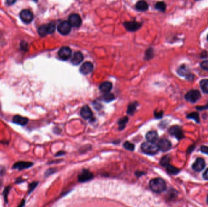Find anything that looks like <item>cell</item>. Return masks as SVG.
Masks as SVG:
<instances>
[{"label": "cell", "instance_id": "obj_44", "mask_svg": "<svg viewBox=\"0 0 208 207\" xmlns=\"http://www.w3.org/2000/svg\"><path fill=\"white\" fill-rule=\"evenodd\" d=\"M15 3V1H8L6 2V3H7L9 4V6L12 5V4H14Z\"/></svg>", "mask_w": 208, "mask_h": 207}, {"label": "cell", "instance_id": "obj_16", "mask_svg": "<svg viewBox=\"0 0 208 207\" xmlns=\"http://www.w3.org/2000/svg\"><path fill=\"white\" fill-rule=\"evenodd\" d=\"M80 115L83 118L88 119L92 117L93 113L90 107H88V106L85 105L81 109Z\"/></svg>", "mask_w": 208, "mask_h": 207}, {"label": "cell", "instance_id": "obj_24", "mask_svg": "<svg viewBox=\"0 0 208 207\" xmlns=\"http://www.w3.org/2000/svg\"><path fill=\"white\" fill-rule=\"evenodd\" d=\"M128 120V118L126 117L121 118L119 120L118 122V124H119V129L120 130H122L125 128Z\"/></svg>", "mask_w": 208, "mask_h": 207}, {"label": "cell", "instance_id": "obj_10", "mask_svg": "<svg viewBox=\"0 0 208 207\" xmlns=\"http://www.w3.org/2000/svg\"><path fill=\"white\" fill-rule=\"evenodd\" d=\"M157 145L159 149L164 152L169 151L172 147V144L170 141L166 138H162L159 140Z\"/></svg>", "mask_w": 208, "mask_h": 207}, {"label": "cell", "instance_id": "obj_14", "mask_svg": "<svg viewBox=\"0 0 208 207\" xmlns=\"http://www.w3.org/2000/svg\"><path fill=\"white\" fill-rule=\"evenodd\" d=\"M205 167V161L202 158H197L196 161L192 165V168L194 171L200 172Z\"/></svg>", "mask_w": 208, "mask_h": 207}, {"label": "cell", "instance_id": "obj_2", "mask_svg": "<svg viewBox=\"0 0 208 207\" xmlns=\"http://www.w3.org/2000/svg\"><path fill=\"white\" fill-rule=\"evenodd\" d=\"M141 148L144 153L149 155L156 154L159 150L157 144L155 143L149 142V141H147V142L142 144L141 145Z\"/></svg>", "mask_w": 208, "mask_h": 207}, {"label": "cell", "instance_id": "obj_19", "mask_svg": "<svg viewBox=\"0 0 208 207\" xmlns=\"http://www.w3.org/2000/svg\"><path fill=\"white\" fill-rule=\"evenodd\" d=\"M83 60V54L80 52H76L71 58V63L74 65L79 64Z\"/></svg>", "mask_w": 208, "mask_h": 207}, {"label": "cell", "instance_id": "obj_12", "mask_svg": "<svg viewBox=\"0 0 208 207\" xmlns=\"http://www.w3.org/2000/svg\"><path fill=\"white\" fill-rule=\"evenodd\" d=\"M94 177L93 174L90 171L85 169L78 176V180L80 182H85L92 179Z\"/></svg>", "mask_w": 208, "mask_h": 207}, {"label": "cell", "instance_id": "obj_33", "mask_svg": "<svg viewBox=\"0 0 208 207\" xmlns=\"http://www.w3.org/2000/svg\"><path fill=\"white\" fill-rule=\"evenodd\" d=\"M38 185V182H34L31 183H30L29 185V191H28V193L30 194L34 189H35V188L37 187V185Z\"/></svg>", "mask_w": 208, "mask_h": 207}, {"label": "cell", "instance_id": "obj_42", "mask_svg": "<svg viewBox=\"0 0 208 207\" xmlns=\"http://www.w3.org/2000/svg\"><path fill=\"white\" fill-rule=\"evenodd\" d=\"M65 154V152L64 151H60L57 152V154H56V156H62L64 155Z\"/></svg>", "mask_w": 208, "mask_h": 207}, {"label": "cell", "instance_id": "obj_29", "mask_svg": "<svg viewBox=\"0 0 208 207\" xmlns=\"http://www.w3.org/2000/svg\"><path fill=\"white\" fill-rule=\"evenodd\" d=\"M46 27L48 34H53L55 30H56V25L53 23H51L47 25Z\"/></svg>", "mask_w": 208, "mask_h": 207}, {"label": "cell", "instance_id": "obj_26", "mask_svg": "<svg viewBox=\"0 0 208 207\" xmlns=\"http://www.w3.org/2000/svg\"><path fill=\"white\" fill-rule=\"evenodd\" d=\"M166 169L167 171V172L170 174H177L179 172H180V169H178L176 167H175L173 166H172L170 165H168L167 167H166Z\"/></svg>", "mask_w": 208, "mask_h": 207}, {"label": "cell", "instance_id": "obj_38", "mask_svg": "<svg viewBox=\"0 0 208 207\" xmlns=\"http://www.w3.org/2000/svg\"><path fill=\"white\" fill-rule=\"evenodd\" d=\"M200 151L203 152V153L208 154V146H201Z\"/></svg>", "mask_w": 208, "mask_h": 207}, {"label": "cell", "instance_id": "obj_41", "mask_svg": "<svg viewBox=\"0 0 208 207\" xmlns=\"http://www.w3.org/2000/svg\"><path fill=\"white\" fill-rule=\"evenodd\" d=\"M196 109L199 110H206V109H208V104L206 106H197Z\"/></svg>", "mask_w": 208, "mask_h": 207}, {"label": "cell", "instance_id": "obj_30", "mask_svg": "<svg viewBox=\"0 0 208 207\" xmlns=\"http://www.w3.org/2000/svg\"><path fill=\"white\" fill-rule=\"evenodd\" d=\"M136 105L135 103H131L128 106V110H127V113L130 115L133 114L134 112L136 110Z\"/></svg>", "mask_w": 208, "mask_h": 207}, {"label": "cell", "instance_id": "obj_21", "mask_svg": "<svg viewBox=\"0 0 208 207\" xmlns=\"http://www.w3.org/2000/svg\"><path fill=\"white\" fill-rule=\"evenodd\" d=\"M136 9L139 11H146L149 8V5L147 2L144 1H138L135 5Z\"/></svg>", "mask_w": 208, "mask_h": 207}, {"label": "cell", "instance_id": "obj_18", "mask_svg": "<svg viewBox=\"0 0 208 207\" xmlns=\"http://www.w3.org/2000/svg\"><path fill=\"white\" fill-rule=\"evenodd\" d=\"M146 138L147 141L151 143H155L158 138V134L155 131H150L146 134Z\"/></svg>", "mask_w": 208, "mask_h": 207}, {"label": "cell", "instance_id": "obj_39", "mask_svg": "<svg viewBox=\"0 0 208 207\" xmlns=\"http://www.w3.org/2000/svg\"><path fill=\"white\" fill-rule=\"evenodd\" d=\"M163 114L162 111H160V112H155V116L156 118H160L162 117Z\"/></svg>", "mask_w": 208, "mask_h": 207}, {"label": "cell", "instance_id": "obj_8", "mask_svg": "<svg viewBox=\"0 0 208 207\" xmlns=\"http://www.w3.org/2000/svg\"><path fill=\"white\" fill-rule=\"evenodd\" d=\"M177 72L180 75L182 76V77H185L186 79H187L189 80H192L194 79V75L189 73V71L186 65L183 64L178 69Z\"/></svg>", "mask_w": 208, "mask_h": 207}, {"label": "cell", "instance_id": "obj_4", "mask_svg": "<svg viewBox=\"0 0 208 207\" xmlns=\"http://www.w3.org/2000/svg\"><path fill=\"white\" fill-rule=\"evenodd\" d=\"M20 17L23 22L26 24H29L34 19V15L30 10L25 9L20 12Z\"/></svg>", "mask_w": 208, "mask_h": 207}, {"label": "cell", "instance_id": "obj_15", "mask_svg": "<svg viewBox=\"0 0 208 207\" xmlns=\"http://www.w3.org/2000/svg\"><path fill=\"white\" fill-rule=\"evenodd\" d=\"M94 69L93 64L91 62H85L83 63L80 68V72L84 75H87L90 73H91Z\"/></svg>", "mask_w": 208, "mask_h": 207}, {"label": "cell", "instance_id": "obj_35", "mask_svg": "<svg viewBox=\"0 0 208 207\" xmlns=\"http://www.w3.org/2000/svg\"><path fill=\"white\" fill-rule=\"evenodd\" d=\"M201 68L206 71H208V60H204L200 64Z\"/></svg>", "mask_w": 208, "mask_h": 207}, {"label": "cell", "instance_id": "obj_22", "mask_svg": "<svg viewBox=\"0 0 208 207\" xmlns=\"http://www.w3.org/2000/svg\"><path fill=\"white\" fill-rule=\"evenodd\" d=\"M200 84L201 89L203 91V92L206 94H208V80L203 79L201 80Z\"/></svg>", "mask_w": 208, "mask_h": 207}, {"label": "cell", "instance_id": "obj_17", "mask_svg": "<svg viewBox=\"0 0 208 207\" xmlns=\"http://www.w3.org/2000/svg\"><path fill=\"white\" fill-rule=\"evenodd\" d=\"M12 122L16 124L21 126H25L28 123V118L26 117H22L21 115H17L13 117Z\"/></svg>", "mask_w": 208, "mask_h": 207}, {"label": "cell", "instance_id": "obj_46", "mask_svg": "<svg viewBox=\"0 0 208 207\" xmlns=\"http://www.w3.org/2000/svg\"><path fill=\"white\" fill-rule=\"evenodd\" d=\"M207 41H208V35H207Z\"/></svg>", "mask_w": 208, "mask_h": 207}, {"label": "cell", "instance_id": "obj_28", "mask_svg": "<svg viewBox=\"0 0 208 207\" xmlns=\"http://www.w3.org/2000/svg\"><path fill=\"white\" fill-rule=\"evenodd\" d=\"M187 118H190V119H193L196 122V123H200V117H199V115L197 113H192L189 114H188L187 115Z\"/></svg>", "mask_w": 208, "mask_h": 207}, {"label": "cell", "instance_id": "obj_11", "mask_svg": "<svg viewBox=\"0 0 208 207\" xmlns=\"http://www.w3.org/2000/svg\"><path fill=\"white\" fill-rule=\"evenodd\" d=\"M123 25L127 30L130 32L138 30L142 26L141 23L136 22V21H127L123 23Z\"/></svg>", "mask_w": 208, "mask_h": 207}, {"label": "cell", "instance_id": "obj_7", "mask_svg": "<svg viewBox=\"0 0 208 207\" xmlns=\"http://www.w3.org/2000/svg\"><path fill=\"white\" fill-rule=\"evenodd\" d=\"M71 50L69 47H62L58 52L59 58L62 60H68L71 56Z\"/></svg>", "mask_w": 208, "mask_h": 207}, {"label": "cell", "instance_id": "obj_36", "mask_svg": "<svg viewBox=\"0 0 208 207\" xmlns=\"http://www.w3.org/2000/svg\"><path fill=\"white\" fill-rule=\"evenodd\" d=\"M20 48L21 49L23 50H27L28 48V43H26L25 41H22L20 44Z\"/></svg>", "mask_w": 208, "mask_h": 207}, {"label": "cell", "instance_id": "obj_45", "mask_svg": "<svg viewBox=\"0 0 208 207\" xmlns=\"http://www.w3.org/2000/svg\"><path fill=\"white\" fill-rule=\"evenodd\" d=\"M206 202H207V204H208V195H207V199H206Z\"/></svg>", "mask_w": 208, "mask_h": 207}, {"label": "cell", "instance_id": "obj_13", "mask_svg": "<svg viewBox=\"0 0 208 207\" xmlns=\"http://www.w3.org/2000/svg\"><path fill=\"white\" fill-rule=\"evenodd\" d=\"M33 165V163L30 162H25V161H20L16 162L13 165L12 168L14 169H17L18 170H23L28 169L31 167Z\"/></svg>", "mask_w": 208, "mask_h": 207}, {"label": "cell", "instance_id": "obj_3", "mask_svg": "<svg viewBox=\"0 0 208 207\" xmlns=\"http://www.w3.org/2000/svg\"><path fill=\"white\" fill-rule=\"evenodd\" d=\"M201 97L200 92L196 89H193L186 93L184 98L185 99L191 103H195L198 101Z\"/></svg>", "mask_w": 208, "mask_h": 207}, {"label": "cell", "instance_id": "obj_25", "mask_svg": "<svg viewBox=\"0 0 208 207\" xmlns=\"http://www.w3.org/2000/svg\"><path fill=\"white\" fill-rule=\"evenodd\" d=\"M169 162H170V157L169 156H164L161 158L160 160V164L162 167H167L168 165H169Z\"/></svg>", "mask_w": 208, "mask_h": 207}, {"label": "cell", "instance_id": "obj_37", "mask_svg": "<svg viewBox=\"0 0 208 207\" xmlns=\"http://www.w3.org/2000/svg\"><path fill=\"white\" fill-rule=\"evenodd\" d=\"M56 171V169H54V168H51V169H49L48 170H47L45 172V176H50L51 174L54 173Z\"/></svg>", "mask_w": 208, "mask_h": 207}, {"label": "cell", "instance_id": "obj_32", "mask_svg": "<svg viewBox=\"0 0 208 207\" xmlns=\"http://www.w3.org/2000/svg\"><path fill=\"white\" fill-rule=\"evenodd\" d=\"M103 97H104L103 98L104 100H105V102H109L113 100L115 98L114 95L112 94H110L109 92L107 93Z\"/></svg>", "mask_w": 208, "mask_h": 207}, {"label": "cell", "instance_id": "obj_27", "mask_svg": "<svg viewBox=\"0 0 208 207\" xmlns=\"http://www.w3.org/2000/svg\"><path fill=\"white\" fill-rule=\"evenodd\" d=\"M155 8L161 12H164L166 9V4L162 1L158 2L155 4Z\"/></svg>", "mask_w": 208, "mask_h": 207}, {"label": "cell", "instance_id": "obj_31", "mask_svg": "<svg viewBox=\"0 0 208 207\" xmlns=\"http://www.w3.org/2000/svg\"><path fill=\"white\" fill-rule=\"evenodd\" d=\"M124 147L126 149L131 151H133L135 149V145L129 142V141H125L124 144Z\"/></svg>", "mask_w": 208, "mask_h": 207}, {"label": "cell", "instance_id": "obj_23", "mask_svg": "<svg viewBox=\"0 0 208 207\" xmlns=\"http://www.w3.org/2000/svg\"><path fill=\"white\" fill-rule=\"evenodd\" d=\"M38 34L41 37H45L47 34H48L46 25L41 26L38 29Z\"/></svg>", "mask_w": 208, "mask_h": 207}, {"label": "cell", "instance_id": "obj_6", "mask_svg": "<svg viewBox=\"0 0 208 207\" xmlns=\"http://www.w3.org/2000/svg\"><path fill=\"white\" fill-rule=\"evenodd\" d=\"M169 133L173 136L174 137H176L178 140H181L184 138V134L183 131L181 127L179 126H172L169 130Z\"/></svg>", "mask_w": 208, "mask_h": 207}, {"label": "cell", "instance_id": "obj_40", "mask_svg": "<svg viewBox=\"0 0 208 207\" xmlns=\"http://www.w3.org/2000/svg\"><path fill=\"white\" fill-rule=\"evenodd\" d=\"M203 177L204 179L208 180V168L204 172V173L203 174Z\"/></svg>", "mask_w": 208, "mask_h": 207}, {"label": "cell", "instance_id": "obj_20", "mask_svg": "<svg viewBox=\"0 0 208 207\" xmlns=\"http://www.w3.org/2000/svg\"><path fill=\"white\" fill-rule=\"evenodd\" d=\"M113 84L111 82H105L102 83L99 86V89L102 92L104 93H108L112 89Z\"/></svg>", "mask_w": 208, "mask_h": 207}, {"label": "cell", "instance_id": "obj_9", "mask_svg": "<svg viewBox=\"0 0 208 207\" xmlns=\"http://www.w3.org/2000/svg\"><path fill=\"white\" fill-rule=\"evenodd\" d=\"M68 21L71 26L75 27H79L82 25V19L77 14L71 15L68 18Z\"/></svg>", "mask_w": 208, "mask_h": 207}, {"label": "cell", "instance_id": "obj_1", "mask_svg": "<svg viewBox=\"0 0 208 207\" xmlns=\"http://www.w3.org/2000/svg\"><path fill=\"white\" fill-rule=\"evenodd\" d=\"M149 187L153 191L160 193L166 189V183L162 179L155 178L150 181Z\"/></svg>", "mask_w": 208, "mask_h": 207}, {"label": "cell", "instance_id": "obj_34", "mask_svg": "<svg viewBox=\"0 0 208 207\" xmlns=\"http://www.w3.org/2000/svg\"><path fill=\"white\" fill-rule=\"evenodd\" d=\"M10 188V187H6V188L4 190V191H3L4 199L5 202L6 203H7V197H8V194H9V193Z\"/></svg>", "mask_w": 208, "mask_h": 207}, {"label": "cell", "instance_id": "obj_43", "mask_svg": "<svg viewBox=\"0 0 208 207\" xmlns=\"http://www.w3.org/2000/svg\"><path fill=\"white\" fill-rule=\"evenodd\" d=\"M25 203V200H23V201H22V202H21L20 205L18 207H24Z\"/></svg>", "mask_w": 208, "mask_h": 207}, {"label": "cell", "instance_id": "obj_5", "mask_svg": "<svg viewBox=\"0 0 208 207\" xmlns=\"http://www.w3.org/2000/svg\"><path fill=\"white\" fill-rule=\"evenodd\" d=\"M71 27L68 21H63L59 25L57 30L62 35H68L71 32Z\"/></svg>", "mask_w": 208, "mask_h": 207}]
</instances>
